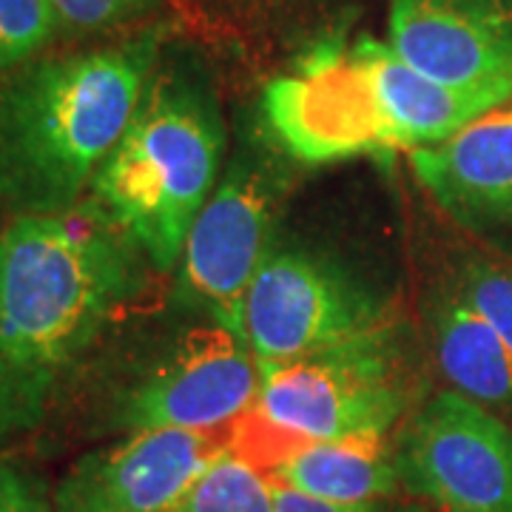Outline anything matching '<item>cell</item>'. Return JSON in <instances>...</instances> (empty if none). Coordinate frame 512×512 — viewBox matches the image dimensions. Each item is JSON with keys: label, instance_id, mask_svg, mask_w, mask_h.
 Masks as SVG:
<instances>
[{"label": "cell", "instance_id": "obj_10", "mask_svg": "<svg viewBox=\"0 0 512 512\" xmlns=\"http://www.w3.org/2000/svg\"><path fill=\"white\" fill-rule=\"evenodd\" d=\"M222 453L217 433H128L74 461L52 512H168Z\"/></svg>", "mask_w": 512, "mask_h": 512}, {"label": "cell", "instance_id": "obj_5", "mask_svg": "<svg viewBox=\"0 0 512 512\" xmlns=\"http://www.w3.org/2000/svg\"><path fill=\"white\" fill-rule=\"evenodd\" d=\"M396 322L393 305L328 256L265 254L242 305V330L259 367H276Z\"/></svg>", "mask_w": 512, "mask_h": 512}, {"label": "cell", "instance_id": "obj_18", "mask_svg": "<svg viewBox=\"0 0 512 512\" xmlns=\"http://www.w3.org/2000/svg\"><path fill=\"white\" fill-rule=\"evenodd\" d=\"M55 12L60 37L128 35L160 15L165 0H46Z\"/></svg>", "mask_w": 512, "mask_h": 512}, {"label": "cell", "instance_id": "obj_16", "mask_svg": "<svg viewBox=\"0 0 512 512\" xmlns=\"http://www.w3.org/2000/svg\"><path fill=\"white\" fill-rule=\"evenodd\" d=\"M168 512H276L274 481L228 450Z\"/></svg>", "mask_w": 512, "mask_h": 512}, {"label": "cell", "instance_id": "obj_3", "mask_svg": "<svg viewBox=\"0 0 512 512\" xmlns=\"http://www.w3.org/2000/svg\"><path fill=\"white\" fill-rule=\"evenodd\" d=\"M222 157L225 120L205 69L185 55H160L89 194L143 248L151 268L168 274L217 188Z\"/></svg>", "mask_w": 512, "mask_h": 512}, {"label": "cell", "instance_id": "obj_2", "mask_svg": "<svg viewBox=\"0 0 512 512\" xmlns=\"http://www.w3.org/2000/svg\"><path fill=\"white\" fill-rule=\"evenodd\" d=\"M168 26L43 52L0 83V205L12 217H52L83 205L120 143Z\"/></svg>", "mask_w": 512, "mask_h": 512}, {"label": "cell", "instance_id": "obj_20", "mask_svg": "<svg viewBox=\"0 0 512 512\" xmlns=\"http://www.w3.org/2000/svg\"><path fill=\"white\" fill-rule=\"evenodd\" d=\"M0 512H52V495L26 467L0 461Z\"/></svg>", "mask_w": 512, "mask_h": 512}, {"label": "cell", "instance_id": "obj_7", "mask_svg": "<svg viewBox=\"0 0 512 512\" xmlns=\"http://www.w3.org/2000/svg\"><path fill=\"white\" fill-rule=\"evenodd\" d=\"M402 493L441 512H512V430L481 402L441 390L393 447Z\"/></svg>", "mask_w": 512, "mask_h": 512}, {"label": "cell", "instance_id": "obj_1", "mask_svg": "<svg viewBox=\"0 0 512 512\" xmlns=\"http://www.w3.org/2000/svg\"><path fill=\"white\" fill-rule=\"evenodd\" d=\"M151 262L94 202L0 234V441L32 433Z\"/></svg>", "mask_w": 512, "mask_h": 512}, {"label": "cell", "instance_id": "obj_17", "mask_svg": "<svg viewBox=\"0 0 512 512\" xmlns=\"http://www.w3.org/2000/svg\"><path fill=\"white\" fill-rule=\"evenodd\" d=\"M57 37L60 26L46 0H0V83L49 52Z\"/></svg>", "mask_w": 512, "mask_h": 512}, {"label": "cell", "instance_id": "obj_14", "mask_svg": "<svg viewBox=\"0 0 512 512\" xmlns=\"http://www.w3.org/2000/svg\"><path fill=\"white\" fill-rule=\"evenodd\" d=\"M274 484L328 504H365L402 493L393 450L373 436L302 441L276 461Z\"/></svg>", "mask_w": 512, "mask_h": 512}, {"label": "cell", "instance_id": "obj_13", "mask_svg": "<svg viewBox=\"0 0 512 512\" xmlns=\"http://www.w3.org/2000/svg\"><path fill=\"white\" fill-rule=\"evenodd\" d=\"M356 52L365 60L376 86L396 151L413 154L419 148L439 146L487 111L504 106L495 94L456 89L419 72L390 43L376 37H359Z\"/></svg>", "mask_w": 512, "mask_h": 512}, {"label": "cell", "instance_id": "obj_19", "mask_svg": "<svg viewBox=\"0 0 512 512\" xmlns=\"http://www.w3.org/2000/svg\"><path fill=\"white\" fill-rule=\"evenodd\" d=\"M453 293L495 330L512 353V271L476 259L458 271Z\"/></svg>", "mask_w": 512, "mask_h": 512}, {"label": "cell", "instance_id": "obj_15", "mask_svg": "<svg viewBox=\"0 0 512 512\" xmlns=\"http://www.w3.org/2000/svg\"><path fill=\"white\" fill-rule=\"evenodd\" d=\"M430 330L441 373L458 393L481 404L510 402L512 353L453 291L436 296L430 308Z\"/></svg>", "mask_w": 512, "mask_h": 512}, {"label": "cell", "instance_id": "obj_12", "mask_svg": "<svg viewBox=\"0 0 512 512\" xmlns=\"http://www.w3.org/2000/svg\"><path fill=\"white\" fill-rule=\"evenodd\" d=\"M410 165L447 220L512 265V100Z\"/></svg>", "mask_w": 512, "mask_h": 512}, {"label": "cell", "instance_id": "obj_4", "mask_svg": "<svg viewBox=\"0 0 512 512\" xmlns=\"http://www.w3.org/2000/svg\"><path fill=\"white\" fill-rule=\"evenodd\" d=\"M419 367L396 322L288 365L262 367L256 413L299 441L384 439L413 410Z\"/></svg>", "mask_w": 512, "mask_h": 512}, {"label": "cell", "instance_id": "obj_21", "mask_svg": "<svg viewBox=\"0 0 512 512\" xmlns=\"http://www.w3.org/2000/svg\"><path fill=\"white\" fill-rule=\"evenodd\" d=\"M276 512H421L416 504H404L399 498H382V501H365V504H328L308 495H299L274 484Z\"/></svg>", "mask_w": 512, "mask_h": 512}, {"label": "cell", "instance_id": "obj_11", "mask_svg": "<svg viewBox=\"0 0 512 512\" xmlns=\"http://www.w3.org/2000/svg\"><path fill=\"white\" fill-rule=\"evenodd\" d=\"M447 86L512 100V0H390V40Z\"/></svg>", "mask_w": 512, "mask_h": 512}, {"label": "cell", "instance_id": "obj_8", "mask_svg": "<svg viewBox=\"0 0 512 512\" xmlns=\"http://www.w3.org/2000/svg\"><path fill=\"white\" fill-rule=\"evenodd\" d=\"M276 180L262 154H237L194 222L177 265L185 302L202 305L217 325L242 336L245 293L271 251Z\"/></svg>", "mask_w": 512, "mask_h": 512}, {"label": "cell", "instance_id": "obj_9", "mask_svg": "<svg viewBox=\"0 0 512 512\" xmlns=\"http://www.w3.org/2000/svg\"><path fill=\"white\" fill-rule=\"evenodd\" d=\"M259 387L262 367L248 339L211 322L188 333L163 365L128 390L117 424L128 433H217L254 407Z\"/></svg>", "mask_w": 512, "mask_h": 512}, {"label": "cell", "instance_id": "obj_6", "mask_svg": "<svg viewBox=\"0 0 512 512\" xmlns=\"http://www.w3.org/2000/svg\"><path fill=\"white\" fill-rule=\"evenodd\" d=\"M276 146L308 165L393 154L382 103L356 43L322 40L262 94Z\"/></svg>", "mask_w": 512, "mask_h": 512}]
</instances>
